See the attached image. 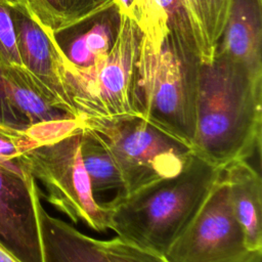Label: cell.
Instances as JSON below:
<instances>
[{"instance_id": "18", "label": "cell", "mask_w": 262, "mask_h": 262, "mask_svg": "<svg viewBox=\"0 0 262 262\" xmlns=\"http://www.w3.org/2000/svg\"><path fill=\"white\" fill-rule=\"evenodd\" d=\"M57 5L61 18L59 32H62L92 18L116 4L115 0H57Z\"/></svg>"}, {"instance_id": "10", "label": "cell", "mask_w": 262, "mask_h": 262, "mask_svg": "<svg viewBox=\"0 0 262 262\" xmlns=\"http://www.w3.org/2000/svg\"><path fill=\"white\" fill-rule=\"evenodd\" d=\"M141 34L154 45L169 33L200 61L208 62L214 51L208 46L195 0H147L134 20Z\"/></svg>"}, {"instance_id": "17", "label": "cell", "mask_w": 262, "mask_h": 262, "mask_svg": "<svg viewBox=\"0 0 262 262\" xmlns=\"http://www.w3.org/2000/svg\"><path fill=\"white\" fill-rule=\"evenodd\" d=\"M98 244L111 262H169L163 254L118 235L110 239H98Z\"/></svg>"}, {"instance_id": "14", "label": "cell", "mask_w": 262, "mask_h": 262, "mask_svg": "<svg viewBox=\"0 0 262 262\" xmlns=\"http://www.w3.org/2000/svg\"><path fill=\"white\" fill-rule=\"evenodd\" d=\"M37 216L43 262H111L98 239L74 225L51 216L37 201Z\"/></svg>"}, {"instance_id": "23", "label": "cell", "mask_w": 262, "mask_h": 262, "mask_svg": "<svg viewBox=\"0 0 262 262\" xmlns=\"http://www.w3.org/2000/svg\"><path fill=\"white\" fill-rule=\"evenodd\" d=\"M135 0H115V4L120 13L127 14L132 17Z\"/></svg>"}, {"instance_id": "25", "label": "cell", "mask_w": 262, "mask_h": 262, "mask_svg": "<svg viewBox=\"0 0 262 262\" xmlns=\"http://www.w3.org/2000/svg\"><path fill=\"white\" fill-rule=\"evenodd\" d=\"M0 262H18L0 245Z\"/></svg>"}, {"instance_id": "13", "label": "cell", "mask_w": 262, "mask_h": 262, "mask_svg": "<svg viewBox=\"0 0 262 262\" xmlns=\"http://www.w3.org/2000/svg\"><path fill=\"white\" fill-rule=\"evenodd\" d=\"M233 214L248 248L262 251V181L260 169L249 160H236L222 169Z\"/></svg>"}, {"instance_id": "16", "label": "cell", "mask_w": 262, "mask_h": 262, "mask_svg": "<svg viewBox=\"0 0 262 262\" xmlns=\"http://www.w3.org/2000/svg\"><path fill=\"white\" fill-rule=\"evenodd\" d=\"M80 149L92 192L97 194L116 190L124 194V183L106 146L91 129L82 125Z\"/></svg>"}, {"instance_id": "22", "label": "cell", "mask_w": 262, "mask_h": 262, "mask_svg": "<svg viewBox=\"0 0 262 262\" xmlns=\"http://www.w3.org/2000/svg\"><path fill=\"white\" fill-rule=\"evenodd\" d=\"M36 146L30 129L23 131L0 125V158H16Z\"/></svg>"}, {"instance_id": "20", "label": "cell", "mask_w": 262, "mask_h": 262, "mask_svg": "<svg viewBox=\"0 0 262 262\" xmlns=\"http://www.w3.org/2000/svg\"><path fill=\"white\" fill-rule=\"evenodd\" d=\"M229 0H195L208 46L215 52L221 37Z\"/></svg>"}, {"instance_id": "9", "label": "cell", "mask_w": 262, "mask_h": 262, "mask_svg": "<svg viewBox=\"0 0 262 262\" xmlns=\"http://www.w3.org/2000/svg\"><path fill=\"white\" fill-rule=\"evenodd\" d=\"M11 13L24 68L56 107L77 117L67 89V58L55 34L17 9Z\"/></svg>"}, {"instance_id": "8", "label": "cell", "mask_w": 262, "mask_h": 262, "mask_svg": "<svg viewBox=\"0 0 262 262\" xmlns=\"http://www.w3.org/2000/svg\"><path fill=\"white\" fill-rule=\"evenodd\" d=\"M40 196L20 156L0 158V245L18 262H43L37 216Z\"/></svg>"}, {"instance_id": "12", "label": "cell", "mask_w": 262, "mask_h": 262, "mask_svg": "<svg viewBox=\"0 0 262 262\" xmlns=\"http://www.w3.org/2000/svg\"><path fill=\"white\" fill-rule=\"evenodd\" d=\"M214 53L262 73V0H229Z\"/></svg>"}, {"instance_id": "11", "label": "cell", "mask_w": 262, "mask_h": 262, "mask_svg": "<svg viewBox=\"0 0 262 262\" xmlns=\"http://www.w3.org/2000/svg\"><path fill=\"white\" fill-rule=\"evenodd\" d=\"M74 116L56 107L23 67L0 63V125L16 130Z\"/></svg>"}, {"instance_id": "1", "label": "cell", "mask_w": 262, "mask_h": 262, "mask_svg": "<svg viewBox=\"0 0 262 262\" xmlns=\"http://www.w3.org/2000/svg\"><path fill=\"white\" fill-rule=\"evenodd\" d=\"M261 134L262 73L216 53L201 61L192 151L223 169L260 155Z\"/></svg>"}, {"instance_id": "4", "label": "cell", "mask_w": 262, "mask_h": 262, "mask_svg": "<svg viewBox=\"0 0 262 262\" xmlns=\"http://www.w3.org/2000/svg\"><path fill=\"white\" fill-rule=\"evenodd\" d=\"M108 149L124 183V194L182 170L190 145L140 116L81 119Z\"/></svg>"}, {"instance_id": "6", "label": "cell", "mask_w": 262, "mask_h": 262, "mask_svg": "<svg viewBox=\"0 0 262 262\" xmlns=\"http://www.w3.org/2000/svg\"><path fill=\"white\" fill-rule=\"evenodd\" d=\"M82 127L63 138L38 145L20 157L36 181L45 189L47 202L73 223L104 232L107 220L95 200L80 149Z\"/></svg>"}, {"instance_id": "7", "label": "cell", "mask_w": 262, "mask_h": 262, "mask_svg": "<svg viewBox=\"0 0 262 262\" xmlns=\"http://www.w3.org/2000/svg\"><path fill=\"white\" fill-rule=\"evenodd\" d=\"M259 252L247 246L221 174L196 215L164 256L169 262H249Z\"/></svg>"}, {"instance_id": "19", "label": "cell", "mask_w": 262, "mask_h": 262, "mask_svg": "<svg viewBox=\"0 0 262 262\" xmlns=\"http://www.w3.org/2000/svg\"><path fill=\"white\" fill-rule=\"evenodd\" d=\"M4 2L30 16L44 30L54 34L59 32L61 18L57 0H4Z\"/></svg>"}, {"instance_id": "21", "label": "cell", "mask_w": 262, "mask_h": 262, "mask_svg": "<svg viewBox=\"0 0 262 262\" xmlns=\"http://www.w3.org/2000/svg\"><path fill=\"white\" fill-rule=\"evenodd\" d=\"M0 63L4 67H24L17 48L11 8L4 0H0Z\"/></svg>"}, {"instance_id": "24", "label": "cell", "mask_w": 262, "mask_h": 262, "mask_svg": "<svg viewBox=\"0 0 262 262\" xmlns=\"http://www.w3.org/2000/svg\"><path fill=\"white\" fill-rule=\"evenodd\" d=\"M146 2H147V0H135L133 12H132V18L134 20H136V18L140 15V13L143 10Z\"/></svg>"}, {"instance_id": "3", "label": "cell", "mask_w": 262, "mask_h": 262, "mask_svg": "<svg viewBox=\"0 0 262 262\" xmlns=\"http://www.w3.org/2000/svg\"><path fill=\"white\" fill-rule=\"evenodd\" d=\"M200 62L169 33L159 45L140 35L136 59L140 117L190 146L195 131Z\"/></svg>"}, {"instance_id": "26", "label": "cell", "mask_w": 262, "mask_h": 262, "mask_svg": "<svg viewBox=\"0 0 262 262\" xmlns=\"http://www.w3.org/2000/svg\"><path fill=\"white\" fill-rule=\"evenodd\" d=\"M249 262H262V252L257 253Z\"/></svg>"}, {"instance_id": "2", "label": "cell", "mask_w": 262, "mask_h": 262, "mask_svg": "<svg viewBox=\"0 0 262 262\" xmlns=\"http://www.w3.org/2000/svg\"><path fill=\"white\" fill-rule=\"evenodd\" d=\"M222 169L192 152L177 174L101 203L108 229L165 254L196 215Z\"/></svg>"}, {"instance_id": "15", "label": "cell", "mask_w": 262, "mask_h": 262, "mask_svg": "<svg viewBox=\"0 0 262 262\" xmlns=\"http://www.w3.org/2000/svg\"><path fill=\"white\" fill-rule=\"evenodd\" d=\"M88 21L85 29L63 40L66 45H59L67 60L77 69L90 68L110 52L118 35L120 12L115 5Z\"/></svg>"}, {"instance_id": "5", "label": "cell", "mask_w": 262, "mask_h": 262, "mask_svg": "<svg viewBox=\"0 0 262 262\" xmlns=\"http://www.w3.org/2000/svg\"><path fill=\"white\" fill-rule=\"evenodd\" d=\"M140 31L120 13L118 35L110 52L87 69L66 62L67 89L78 118L140 116L136 95V59Z\"/></svg>"}]
</instances>
